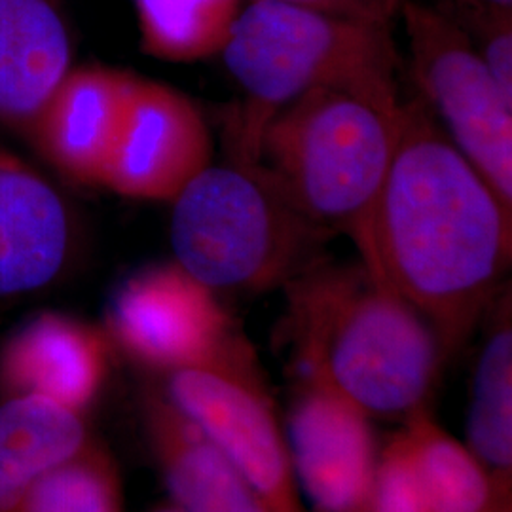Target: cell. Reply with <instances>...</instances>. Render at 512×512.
Returning <instances> with one entry per match:
<instances>
[{"label":"cell","mask_w":512,"mask_h":512,"mask_svg":"<svg viewBox=\"0 0 512 512\" xmlns=\"http://www.w3.org/2000/svg\"><path fill=\"white\" fill-rule=\"evenodd\" d=\"M351 239L359 260L420 311L452 355L505 289L512 207L416 95L403 99L387 175Z\"/></svg>","instance_id":"6da1fadb"},{"label":"cell","mask_w":512,"mask_h":512,"mask_svg":"<svg viewBox=\"0 0 512 512\" xmlns=\"http://www.w3.org/2000/svg\"><path fill=\"white\" fill-rule=\"evenodd\" d=\"M294 370L344 393L376 418L429 408L444 361L437 329L359 260H317L285 285Z\"/></svg>","instance_id":"7a4b0ae2"},{"label":"cell","mask_w":512,"mask_h":512,"mask_svg":"<svg viewBox=\"0 0 512 512\" xmlns=\"http://www.w3.org/2000/svg\"><path fill=\"white\" fill-rule=\"evenodd\" d=\"M401 105L399 80L319 88L268 122L256 162L315 228L353 238L391 164Z\"/></svg>","instance_id":"3957f363"},{"label":"cell","mask_w":512,"mask_h":512,"mask_svg":"<svg viewBox=\"0 0 512 512\" xmlns=\"http://www.w3.org/2000/svg\"><path fill=\"white\" fill-rule=\"evenodd\" d=\"M171 205L175 262L215 293L285 287L321 260L327 234L258 162L207 165Z\"/></svg>","instance_id":"277c9868"},{"label":"cell","mask_w":512,"mask_h":512,"mask_svg":"<svg viewBox=\"0 0 512 512\" xmlns=\"http://www.w3.org/2000/svg\"><path fill=\"white\" fill-rule=\"evenodd\" d=\"M219 55L245 99L236 135L249 162L268 122L294 101L334 84L399 80L401 69L389 25L274 0H249Z\"/></svg>","instance_id":"5b68a950"},{"label":"cell","mask_w":512,"mask_h":512,"mask_svg":"<svg viewBox=\"0 0 512 512\" xmlns=\"http://www.w3.org/2000/svg\"><path fill=\"white\" fill-rule=\"evenodd\" d=\"M399 18L421 103L512 207V99L499 90L469 35L439 6L406 0Z\"/></svg>","instance_id":"8992f818"},{"label":"cell","mask_w":512,"mask_h":512,"mask_svg":"<svg viewBox=\"0 0 512 512\" xmlns=\"http://www.w3.org/2000/svg\"><path fill=\"white\" fill-rule=\"evenodd\" d=\"M245 476L270 512H308L296 480L283 416L243 342L217 359L165 374L160 389Z\"/></svg>","instance_id":"52a82bcc"},{"label":"cell","mask_w":512,"mask_h":512,"mask_svg":"<svg viewBox=\"0 0 512 512\" xmlns=\"http://www.w3.org/2000/svg\"><path fill=\"white\" fill-rule=\"evenodd\" d=\"M105 332L110 344L160 376L209 363L247 342L219 293L175 260L139 270L114 291Z\"/></svg>","instance_id":"ba28073f"},{"label":"cell","mask_w":512,"mask_h":512,"mask_svg":"<svg viewBox=\"0 0 512 512\" xmlns=\"http://www.w3.org/2000/svg\"><path fill=\"white\" fill-rule=\"evenodd\" d=\"M283 416L300 497L313 512H370L380 444L372 418L325 380L294 370Z\"/></svg>","instance_id":"9c48e42d"},{"label":"cell","mask_w":512,"mask_h":512,"mask_svg":"<svg viewBox=\"0 0 512 512\" xmlns=\"http://www.w3.org/2000/svg\"><path fill=\"white\" fill-rule=\"evenodd\" d=\"M211 164L213 141L198 107L171 86L133 76L105 186L128 198L171 202Z\"/></svg>","instance_id":"30bf717a"},{"label":"cell","mask_w":512,"mask_h":512,"mask_svg":"<svg viewBox=\"0 0 512 512\" xmlns=\"http://www.w3.org/2000/svg\"><path fill=\"white\" fill-rule=\"evenodd\" d=\"M133 74L71 69L29 124L44 158L84 184L105 186L128 109Z\"/></svg>","instance_id":"8fae6325"},{"label":"cell","mask_w":512,"mask_h":512,"mask_svg":"<svg viewBox=\"0 0 512 512\" xmlns=\"http://www.w3.org/2000/svg\"><path fill=\"white\" fill-rule=\"evenodd\" d=\"M109 361L105 330L46 311L0 349V387L8 397L38 395L84 414L107 384Z\"/></svg>","instance_id":"7c38bea8"},{"label":"cell","mask_w":512,"mask_h":512,"mask_svg":"<svg viewBox=\"0 0 512 512\" xmlns=\"http://www.w3.org/2000/svg\"><path fill=\"white\" fill-rule=\"evenodd\" d=\"M67 205L40 173L0 148V296L50 285L71 253Z\"/></svg>","instance_id":"4fadbf2b"},{"label":"cell","mask_w":512,"mask_h":512,"mask_svg":"<svg viewBox=\"0 0 512 512\" xmlns=\"http://www.w3.org/2000/svg\"><path fill=\"white\" fill-rule=\"evenodd\" d=\"M150 450L181 512H270L253 484L202 431L150 389L141 403Z\"/></svg>","instance_id":"5bb4252c"},{"label":"cell","mask_w":512,"mask_h":512,"mask_svg":"<svg viewBox=\"0 0 512 512\" xmlns=\"http://www.w3.org/2000/svg\"><path fill=\"white\" fill-rule=\"evenodd\" d=\"M69 71L57 0H0V120L29 128Z\"/></svg>","instance_id":"9a60e30c"},{"label":"cell","mask_w":512,"mask_h":512,"mask_svg":"<svg viewBox=\"0 0 512 512\" xmlns=\"http://www.w3.org/2000/svg\"><path fill=\"white\" fill-rule=\"evenodd\" d=\"M88 442L84 414L38 395L8 397L0 406V512Z\"/></svg>","instance_id":"2e32d148"},{"label":"cell","mask_w":512,"mask_h":512,"mask_svg":"<svg viewBox=\"0 0 512 512\" xmlns=\"http://www.w3.org/2000/svg\"><path fill=\"white\" fill-rule=\"evenodd\" d=\"M490 321L476 359L465 444L512 497V308L509 287L486 313Z\"/></svg>","instance_id":"e0dca14e"},{"label":"cell","mask_w":512,"mask_h":512,"mask_svg":"<svg viewBox=\"0 0 512 512\" xmlns=\"http://www.w3.org/2000/svg\"><path fill=\"white\" fill-rule=\"evenodd\" d=\"M421 484L433 512L512 511L505 495L465 442L446 431L431 408L401 421Z\"/></svg>","instance_id":"ac0fdd59"},{"label":"cell","mask_w":512,"mask_h":512,"mask_svg":"<svg viewBox=\"0 0 512 512\" xmlns=\"http://www.w3.org/2000/svg\"><path fill=\"white\" fill-rule=\"evenodd\" d=\"M143 50L164 61L219 55L243 0H133Z\"/></svg>","instance_id":"d6986e66"},{"label":"cell","mask_w":512,"mask_h":512,"mask_svg":"<svg viewBox=\"0 0 512 512\" xmlns=\"http://www.w3.org/2000/svg\"><path fill=\"white\" fill-rule=\"evenodd\" d=\"M4 512H124L122 478L109 452L92 440Z\"/></svg>","instance_id":"ffe728a7"},{"label":"cell","mask_w":512,"mask_h":512,"mask_svg":"<svg viewBox=\"0 0 512 512\" xmlns=\"http://www.w3.org/2000/svg\"><path fill=\"white\" fill-rule=\"evenodd\" d=\"M370 512H433L401 427L380 446Z\"/></svg>","instance_id":"44dd1931"},{"label":"cell","mask_w":512,"mask_h":512,"mask_svg":"<svg viewBox=\"0 0 512 512\" xmlns=\"http://www.w3.org/2000/svg\"><path fill=\"white\" fill-rule=\"evenodd\" d=\"M302 8L319 10L340 18L357 19L376 25L393 27L406 0H274Z\"/></svg>","instance_id":"7402d4cb"},{"label":"cell","mask_w":512,"mask_h":512,"mask_svg":"<svg viewBox=\"0 0 512 512\" xmlns=\"http://www.w3.org/2000/svg\"><path fill=\"white\" fill-rule=\"evenodd\" d=\"M440 10L458 14V12H512V0H442Z\"/></svg>","instance_id":"603a6c76"},{"label":"cell","mask_w":512,"mask_h":512,"mask_svg":"<svg viewBox=\"0 0 512 512\" xmlns=\"http://www.w3.org/2000/svg\"><path fill=\"white\" fill-rule=\"evenodd\" d=\"M152 512H181V511H177V509H175V507H173V505H171V507H165V509H158V511H152Z\"/></svg>","instance_id":"cb8c5ba5"},{"label":"cell","mask_w":512,"mask_h":512,"mask_svg":"<svg viewBox=\"0 0 512 512\" xmlns=\"http://www.w3.org/2000/svg\"><path fill=\"white\" fill-rule=\"evenodd\" d=\"M499 512H512V511H499Z\"/></svg>","instance_id":"d4e9b609"}]
</instances>
